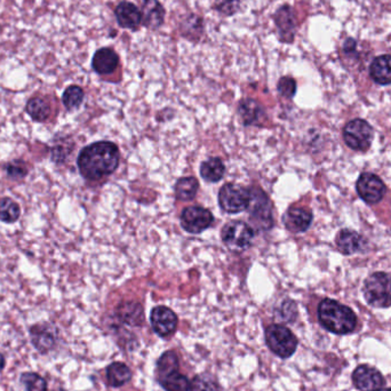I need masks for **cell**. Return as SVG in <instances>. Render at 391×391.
<instances>
[{
    "mask_svg": "<svg viewBox=\"0 0 391 391\" xmlns=\"http://www.w3.org/2000/svg\"><path fill=\"white\" fill-rule=\"evenodd\" d=\"M118 147L109 141L90 144L83 149L78 157L79 172L91 181H97L113 174L118 167Z\"/></svg>",
    "mask_w": 391,
    "mask_h": 391,
    "instance_id": "cell-1",
    "label": "cell"
},
{
    "mask_svg": "<svg viewBox=\"0 0 391 391\" xmlns=\"http://www.w3.org/2000/svg\"><path fill=\"white\" fill-rule=\"evenodd\" d=\"M318 320L324 329L339 335L354 332L358 322L356 313L350 308L331 299L320 302Z\"/></svg>",
    "mask_w": 391,
    "mask_h": 391,
    "instance_id": "cell-2",
    "label": "cell"
},
{
    "mask_svg": "<svg viewBox=\"0 0 391 391\" xmlns=\"http://www.w3.org/2000/svg\"><path fill=\"white\" fill-rule=\"evenodd\" d=\"M364 297L372 307H391V275L376 273L369 276L364 284Z\"/></svg>",
    "mask_w": 391,
    "mask_h": 391,
    "instance_id": "cell-3",
    "label": "cell"
},
{
    "mask_svg": "<svg viewBox=\"0 0 391 391\" xmlns=\"http://www.w3.org/2000/svg\"><path fill=\"white\" fill-rule=\"evenodd\" d=\"M266 346L280 358H288L297 351V339L291 329L273 324L266 329Z\"/></svg>",
    "mask_w": 391,
    "mask_h": 391,
    "instance_id": "cell-4",
    "label": "cell"
},
{
    "mask_svg": "<svg viewBox=\"0 0 391 391\" xmlns=\"http://www.w3.org/2000/svg\"><path fill=\"white\" fill-rule=\"evenodd\" d=\"M250 203V191L241 185L227 183L219 192V204L225 212L241 213L248 210Z\"/></svg>",
    "mask_w": 391,
    "mask_h": 391,
    "instance_id": "cell-5",
    "label": "cell"
},
{
    "mask_svg": "<svg viewBox=\"0 0 391 391\" xmlns=\"http://www.w3.org/2000/svg\"><path fill=\"white\" fill-rule=\"evenodd\" d=\"M344 141L354 150L364 151L372 143L373 129L363 119H355L348 122L343 131Z\"/></svg>",
    "mask_w": 391,
    "mask_h": 391,
    "instance_id": "cell-6",
    "label": "cell"
},
{
    "mask_svg": "<svg viewBox=\"0 0 391 391\" xmlns=\"http://www.w3.org/2000/svg\"><path fill=\"white\" fill-rule=\"evenodd\" d=\"M253 237V229L248 223L241 221L227 223L222 229L223 243L232 250H243L250 248Z\"/></svg>",
    "mask_w": 391,
    "mask_h": 391,
    "instance_id": "cell-7",
    "label": "cell"
},
{
    "mask_svg": "<svg viewBox=\"0 0 391 391\" xmlns=\"http://www.w3.org/2000/svg\"><path fill=\"white\" fill-rule=\"evenodd\" d=\"M250 210V220L257 229L266 230L273 225L271 218V208H270L269 199L262 191H250V203L248 206Z\"/></svg>",
    "mask_w": 391,
    "mask_h": 391,
    "instance_id": "cell-8",
    "label": "cell"
},
{
    "mask_svg": "<svg viewBox=\"0 0 391 391\" xmlns=\"http://www.w3.org/2000/svg\"><path fill=\"white\" fill-rule=\"evenodd\" d=\"M214 218L210 211L199 206L187 207L181 214V225L190 234H201L210 228Z\"/></svg>",
    "mask_w": 391,
    "mask_h": 391,
    "instance_id": "cell-9",
    "label": "cell"
},
{
    "mask_svg": "<svg viewBox=\"0 0 391 391\" xmlns=\"http://www.w3.org/2000/svg\"><path fill=\"white\" fill-rule=\"evenodd\" d=\"M357 192L367 204H376L385 196V185L379 176L364 173L357 181Z\"/></svg>",
    "mask_w": 391,
    "mask_h": 391,
    "instance_id": "cell-10",
    "label": "cell"
},
{
    "mask_svg": "<svg viewBox=\"0 0 391 391\" xmlns=\"http://www.w3.org/2000/svg\"><path fill=\"white\" fill-rule=\"evenodd\" d=\"M30 338L34 347L41 355L50 354L57 343V329L48 322L36 324L30 329Z\"/></svg>",
    "mask_w": 391,
    "mask_h": 391,
    "instance_id": "cell-11",
    "label": "cell"
},
{
    "mask_svg": "<svg viewBox=\"0 0 391 391\" xmlns=\"http://www.w3.org/2000/svg\"><path fill=\"white\" fill-rule=\"evenodd\" d=\"M353 382L360 391H378L385 385V378L381 373L369 365H360L355 369Z\"/></svg>",
    "mask_w": 391,
    "mask_h": 391,
    "instance_id": "cell-12",
    "label": "cell"
},
{
    "mask_svg": "<svg viewBox=\"0 0 391 391\" xmlns=\"http://www.w3.org/2000/svg\"><path fill=\"white\" fill-rule=\"evenodd\" d=\"M150 322L156 334L162 338H167L176 332L178 327V317L173 310L159 306L152 309Z\"/></svg>",
    "mask_w": 391,
    "mask_h": 391,
    "instance_id": "cell-13",
    "label": "cell"
},
{
    "mask_svg": "<svg viewBox=\"0 0 391 391\" xmlns=\"http://www.w3.org/2000/svg\"><path fill=\"white\" fill-rule=\"evenodd\" d=\"M279 38L283 43H292L294 41L297 31V20L294 12L290 6H283L275 13L273 16Z\"/></svg>",
    "mask_w": 391,
    "mask_h": 391,
    "instance_id": "cell-14",
    "label": "cell"
},
{
    "mask_svg": "<svg viewBox=\"0 0 391 391\" xmlns=\"http://www.w3.org/2000/svg\"><path fill=\"white\" fill-rule=\"evenodd\" d=\"M141 15V24L150 30L159 29L165 21V10L158 0H143Z\"/></svg>",
    "mask_w": 391,
    "mask_h": 391,
    "instance_id": "cell-15",
    "label": "cell"
},
{
    "mask_svg": "<svg viewBox=\"0 0 391 391\" xmlns=\"http://www.w3.org/2000/svg\"><path fill=\"white\" fill-rule=\"evenodd\" d=\"M115 14H116L117 22L122 28L136 30L141 25V10H138L136 5L129 1H122L119 3Z\"/></svg>",
    "mask_w": 391,
    "mask_h": 391,
    "instance_id": "cell-16",
    "label": "cell"
},
{
    "mask_svg": "<svg viewBox=\"0 0 391 391\" xmlns=\"http://www.w3.org/2000/svg\"><path fill=\"white\" fill-rule=\"evenodd\" d=\"M119 57L115 50L111 48H104L97 50L92 66L95 72L99 75H110L118 68Z\"/></svg>",
    "mask_w": 391,
    "mask_h": 391,
    "instance_id": "cell-17",
    "label": "cell"
},
{
    "mask_svg": "<svg viewBox=\"0 0 391 391\" xmlns=\"http://www.w3.org/2000/svg\"><path fill=\"white\" fill-rule=\"evenodd\" d=\"M29 116L31 117L35 122H48L53 116V106L50 99L46 97H34L28 101L25 107Z\"/></svg>",
    "mask_w": 391,
    "mask_h": 391,
    "instance_id": "cell-18",
    "label": "cell"
},
{
    "mask_svg": "<svg viewBox=\"0 0 391 391\" xmlns=\"http://www.w3.org/2000/svg\"><path fill=\"white\" fill-rule=\"evenodd\" d=\"M285 225L290 232H304L309 228L313 221V215L309 211L301 207H292L286 212L284 218Z\"/></svg>",
    "mask_w": 391,
    "mask_h": 391,
    "instance_id": "cell-19",
    "label": "cell"
},
{
    "mask_svg": "<svg viewBox=\"0 0 391 391\" xmlns=\"http://www.w3.org/2000/svg\"><path fill=\"white\" fill-rule=\"evenodd\" d=\"M369 73L374 82L380 85L391 84V57L381 55L376 57L369 66Z\"/></svg>",
    "mask_w": 391,
    "mask_h": 391,
    "instance_id": "cell-20",
    "label": "cell"
},
{
    "mask_svg": "<svg viewBox=\"0 0 391 391\" xmlns=\"http://www.w3.org/2000/svg\"><path fill=\"white\" fill-rule=\"evenodd\" d=\"M336 245L343 254H354L363 248L362 236L351 230H342L336 237Z\"/></svg>",
    "mask_w": 391,
    "mask_h": 391,
    "instance_id": "cell-21",
    "label": "cell"
},
{
    "mask_svg": "<svg viewBox=\"0 0 391 391\" xmlns=\"http://www.w3.org/2000/svg\"><path fill=\"white\" fill-rule=\"evenodd\" d=\"M131 372L129 367L124 363L110 364L107 369V380L109 385L115 388L126 385L131 380Z\"/></svg>",
    "mask_w": 391,
    "mask_h": 391,
    "instance_id": "cell-22",
    "label": "cell"
},
{
    "mask_svg": "<svg viewBox=\"0 0 391 391\" xmlns=\"http://www.w3.org/2000/svg\"><path fill=\"white\" fill-rule=\"evenodd\" d=\"M160 385L166 391H189L191 381L178 371L169 373L167 376L158 379Z\"/></svg>",
    "mask_w": 391,
    "mask_h": 391,
    "instance_id": "cell-23",
    "label": "cell"
},
{
    "mask_svg": "<svg viewBox=\"0 0 391 391\" xmlns=\"http://www.w3.org/2000/svg\"><path fill=\"white\" fill-rule=\"evenodd\" d=\"M225 172V164L220 158H211L201 164V176L207 182L221 181Z\"/></svg>",
    "mask_w": 391,
    "mask_h": 391,
    "instance_id": "cell-24",
    "label": "cell"
},
{
    "mask_svg": "<svg viewBox=\"0 0 391 391\" xmlns=\"http://www.w3.org/2000/svg\"><path fill=\"white\" fill-rule=\"evenodd\" d=\"M181 31L189 41H199L204 34L203 20L197 15H189L181 24Z\"/></svg>",
    "mask_w": 391,
    "mask_h": 391,
    "instance_id": "cell-25",
    "label": "cell"
},
{
    "mask_svg": "<svg viewBox=\"0 0 391 391\" xmlns=\"http://www.w3.org/2000/svg\"><path fill=\"white\" fill-rule=\"evenodd\" d=\"M197 180L194 178H182L176 182V194L180 201H189L194 199L198 191Z\"/></svg>",
    "mask_w": 391,
    "mask_h": 391,
    "instance_id": "cell-26",
    "label": "cell"
},
{
    "mask_svg": "<svg viewBox=\"0 0 391 391\" xmlns=\"http://www.w3.org/2000/svg\"><path fill=\"white\" fill-rule=\"evenodd\" d=\"M21 210L19 204L10 198L0 199V221L6 223H14L19 220Z\"/></svg>",
    "mask_w": 391,
    "mask_h": 391,
    "instance_id": "cell-27",
    "label": "cell"
},
{
    "mask_svg": "<svg viewBox=\"0 0 391 391\" xmlns=\"http://www.w3.org/2000/svg\"><path fill=\"white\" fill-rule=\"evenodd\" d=\"M178 369V360L173 351H167L163 356L160 357L157 363V378L160 379L167 376L169 373L174 372Z\"/></svg>",
    "mask_w": 391,
    "mask_h": 391,
    "instance_id": "cell-28",
    "label": "cell"
},
{
    "mask_svg": "<svg viewBox=\"0 0 391 391\" xmlns=\"http://www.w3.org/2000/svg\"><path fill=\"white\" fill-rule=\"evenodd\" d=\"M20 381L22 383L27 391H48V381L39 376L38 373L27 372L23 373Z\"/></svg>",
    "mask_w": 391,
    "mask_h": 391,
    "instance_id": "cell-29",
    "label": "cell"
},
{
    "mask_svg": "<svg viewBox=\"0 0 391 391\" xmlns=\"http://www.w3.org/2000/svg\"><path fill=\"white\" fill-rule=\"evenodd\" d=\"M84 91L82 87L72 85L66 88L63 93L62 101L64 107L68 110H75L80 107L84 101Z\"/></svg>",
    "mask_w": 391,
    "mask_h": 391,
    "instance_id": "cell-30",
    "label": "cell"
},
{
    "mask_svg": "<svg viewBox=\"0 0 391 391\" xmlns=\"http://www.w3.org/2000/svg\"><path fill=\"white\" fill-rule=\"evenodd\" d=\"M241 116L245 124H253L260 117L261 108L257 102L253 100H244L239 106Z\"/></svg>",
    "mask_w": 391,
    "mask_h": 391,
    "instance_id": "cell-31",
    "label": "cell"
},
{
    "mask_svg": "<svg viewBox=\"0 0 391 391\" xmlns=\"http://www.w3.org/2000/svg\"><path fill=\"white\" fill-rule=\"evenodd\" d=\"M122 320L129 325H138L142 322V309L138 304H125L120 311Z\"/></svg>",
    "mask_w": 391,
    "mask_h": 391,
    "instance_id": "cell-32",
    "label": "cell"
},
{
    "mask_svg": "<svg viewBox=\"0 0 391 391\" xmlns=\"http://www.w3.org/2000/svg\"><path fill=\"white\" fill-rule=\"evenodd\" d=\"M190 391H220L219 385L208 376H198L191 381Z\"/></svg>",
    "mask_w": 391,
    "mask_h": 391,
    "instance_id": "cell-33",
    "label": "cell"
},
{
    "mask_svg": "<svg viewBox=\"0 0 391 391\" xmlns=\"http://www.w3.org/2000/svg\"><path fill=\"white\" fill-rule=\"evenodd\" d=\"M214 10L225 16H232L241 10V0H214Z\"/></svg>",
    "mask_w": 391,
    "mask_h": 391,
    "instance_id": "cell-34",
    "label": "cell"
},
{
    "mask_svg": "<svg viewBox=\"0 0 391 391\" xmlns=\"http://www.w3.org/2000/svg\"><path fill=\"white\" fill-rule=\"evenodd\" d=\"M6 173L13 180H21L28 174V169L22 160H14L7 165Z\"/></svg>",
    "mask_w": 391,
    "mask_h": 391,
    "instance_id": "cell-35",
    "label": "cell"
},
{
    "mask_svg": "<svg viewBox=\"0 0 391 391\" xmlns=\"http://www.w3.org/2000/svg\"><path fill=\"white\" fill-rule=\"evenodd\" d=\"M278 92L283 97H293L297 92V83L291 77H283L278 82Z\"/></svg>",
    "mask_w": 391,
    "mask_h": 391,
    "instance_id": "cell-36",
    "label": "cell"
},
{
    "mask_svg": "<svg viewBox=\"0 0 391 391\" xmlns=\"http://www.w3.org/2000/svg\"><path fill=\"white\" fill-rule=\"evenodd\" d=\"M5 367H6V358L0 353V373L3 372Z\"/></svg>",
    "mask_w": 391,
    "mask_h": 391,
    "instance_id": "cell-37",
    "label": "cell"
},
{
    "mask_svg": "<svg viewBox=\"0 0 391 391\" xmlns=\"http://www.w3.org/2000/svg\"><path fill=\"white\" fill-rule=\"evenodd\" d=\"M378 391H391V388L380 389V390H378Z\"/></svg>",
    "mask_w": 391,
    "mask_h": 391,
    "instance_id": "cell-38",
    "label": "cell"
}]
</instances>
